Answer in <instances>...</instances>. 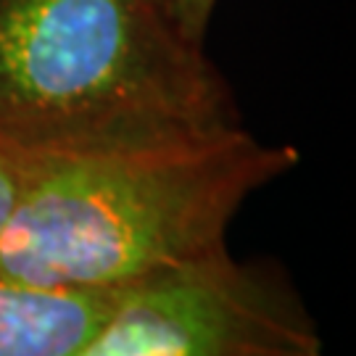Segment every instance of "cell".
<instances>
[{
	"label": "cell",
	"instance_id": "obj_1",
	"mask_svg": "<svg viewBox=\"0 0 356 356\" xmlns=\"http://www.w3.org/2000/svg\"><path fill=\"white\" fill-rule=\"evenodd\" d=\"M301 161L243 124L42 156L0 235V275L58 288H132L229 251L256 191Z\"/></svg>",
	"mask_w": 356,
	"mask_h": 356
},
{
	"label": "cell",
	"instance_id": "obj_2",
	"mask_svg": "<svg viewBox=\"0 0 356 356\" xmlns=\"http://www.w3.org/2000/svg\"><path fill=\"white\" fill-rule=\"evenodd\" d=\"M241 124L161 0H0V145L38 156Z\"/></svg>",
	"mask_w": 356,
	"mask_h": 356
},
{
	"label": "cell",
	"instance_id": "obj_3",
	"mask_svg": "<svg viewBox=\"0 0 356 356\" xmlns=\"http://www.w3.org/2000/svg\"><path fill=\"white\" fill-rule=\"evenodd\" d=\"M79 356H327L275 261L225 254L127 288Z\"/></svg>",
	"mask_w": 356,
	"mask_h": 356
},
{
	"label": "cell",
	"instance_id": "obj_4",
	"mask_svg": "<svg viewBox=\"0 0 356 356\" xmlns=\"http://www.w3.org/2000/svg\"><path fill=\"white\" fill-rule=\"evenodd\" d=\"M127 288H58L0 275V356H79Z\"/></svg>",
	"mask_w": 356,
	"mask_h": 356
},
{
	"label": "cell",
	"instance_id": "obj_5",
	"mask_svg": "<svg viewBox=\"0 0 356 356\" xmlns=\"http://www.w3.org/2000/svg\"><path fill=\"white\" fill-rule=\"evenodd\" d=\"M40 159L42 156H38V153L0 145V235L8 227L13 211L22 201L35 169H38Z\"/></svg>",
	"mask_w": 356,
	"mask_h": 356
},
{
	"label": "cell",
	"instance_id": "obj_6",
	"mask_svg": "<svg viewBox=\"0 0 356 356\" xmlns=\"http://www.w3.org/2000/svg\"><path fill=\"white\" fill-rule=\"evenodd\" d=\"M172 22L188 40L204 45L219 0H161Z\"/></svg>",
	"mask_w": 356,
	"mask_h": 356
}]
</instances>
